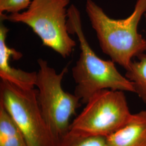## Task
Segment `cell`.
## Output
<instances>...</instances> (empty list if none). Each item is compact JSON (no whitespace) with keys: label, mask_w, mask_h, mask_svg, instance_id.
<instances>
[{"label":"cell","mask_w":146,"mask_h":146,"mask_svg":"<svg viewBox=\"0 0 146 146\" xmlns=\"http://www.w3.org/2000/svg\"><path fill=\"white\" fill-rule=\"evenodd\" d=\"M125 70V76L133 84L135 93L146 103V54L139 55Z\"/></svg>","instance_id":"10"},{"label":"cell","mask_w":146,"mask_h":146,"mask_svg":"<svg viewBox=\"0 0 146 146\" xmlns=\"http://www.w3.org/2000/svg\"><path fill=\"white\" fill-rule=\"evenodd\" d=\"M131 115L124 92L105 89L89 100L70 123L69 131L108 137L125 125Z\"/></svg>","instance_id":"5"},{"label":"cell","mask_w":146,"mask_h":146,"mask_svg":"<svg viewBox=\"0 0 146 146\" xmlns=\"http://www.w3.org/2000/svg\"><path fill=\"white\" fill-rule=\"evenodd\" d=\"M39 70L36 86L38 100L43 116L54 140L58 145L69 131L70 120L81 106V100L75 94L66 92L62 86L66 67L60 73L50 67L46 61L37 60Z\"/></svg>","instance_id":"4"},{"label":"cell","mask_w":146,"mask_h":146,"mask_svg":"<svg viewBox=\"0 0 146 146\" xmlns=\"http://www.w3.org/2000/svg\"><path fill=\"white\" fill-rule=\"evenodd\" d=\"M107 139L111 146H146V110L132 114L125 125Z\"/></svg>","instance_id":"8"},{"label":"cell","mask_w":146,"mask_h":146,"mask_svg":"<svg viewBox=\"0 0 146 146\" xmlns=\"http://www.w3.org/2000/svg\"><path fill=\"white\" fill-rule=\"evenodd\" d=\"M144 17H145V23H146V13L145 14V15H144Z\"/></svg>","instance_id":"13"},{"label":"cell","mask_w":146,"mask_h":146,"mask_svg":"<svg viewBox=\"0 0 146 146\" xmlns=\"http://www.w3.org/2000/svg\"><path fill=\"white\" fill-rule=\"evenodd\" d=\"M1 19L0 24V78L23 89H32L36 86L37 72H27L16 69L9 64L10 58L19 60L22 54L8 46L6 43L9 29Z\"/></svg>","instance_id":"7"},{"label":"cell","mask_w":146,"mask_h":146,"mask_svg":"<svg viewBox=\"0 0 146 146\" xmlns=\"http://www.w3.org/2000/svg\"><path fill=\"white\" fill-rule=\"evenodd\" d=\"M58 146H111L107 137L100 136L83 135L68 131Z\"/></svg>","instance_id":"11"},{"label":"cell","mask_w":146,"mask_h":146,"mask_svg":"<svg viewBox=\"0 0 146 146\" xmlns=\"http://www.w3.org/2000/svg\"><path fill=\"white\" fill-rule=\"evenodd\" d=\"M86 11L102 51L127 70L133 58L146 51V39L138 26L146 13V0H137L134 11L123 19L107 15L93 0H86Z\"/></svg>","instance_id":"2"},{"label":"cell","mask_w":146,"mask_h":146,"mask_svg":"<svg viewBox=\"0 0 146 146\" xmlns=\"http://www.w3.org/2000/svg\"><path fill=\"white\" fill-rule=\"evenodd\" d=\"M31 3V0H0V14L3 12L20 13L27 9Z\"/></svg>","instance_id":"12"},{"label":"cell","mask_w":146,"mask_h":146,"mask_svg":"<svg viewBox=\"0 0 146 146\" xmlns=\"http://www.w3.org/2000/svg\"><path fill=\"white\" fill-rule=\"evenodd\" d=\"M69 34L76 35L81 52L72 75L76 87L74 94L86 104L94 95L105 89L135 93L133 84L118 71L111 60L100 58L92 49L84 35L80 12L74 5L67 10Z\"/></svg>","instance_id":"1"},{"label":"cell","mask_w":146,"mask_h":146,"mask_svg":"<svg viewBox=\"0 0 146 146\" xmlns=\"http://www.w3.org/2000/svg\"><path fill=\"white\" fill-rule=\"evenodd\" d=\"M0 146H27L20 129L0 104Z\"/></svg>","instance_id":"9"},{"label":"cell","mask_w":146,"mask_h":146,"mask_svg":"<svg viewBox=\"0 0 146 146\" xmlns=\"http://www.w3.org/2000/svg\"><path fill=\"white\" fill-rule=\"evenodd\" d=\"M70 0H33L27 11L5 15L1 19L27 25L40 37L42 45L50 48L64 58L76 45L69 36L67 7Z\"/></svg>","instance_id":"3"},{"label":"cell","mask_w":146,"mask_h":146,"mask_svg":"<svg viewBox=\"0 0 146 146\" xmlns=\"http://www.w3.org/2000/svg\"><path fill=\"white\" fill-rule=\"evenodd\" d=\"M35 88L23 89L1 80L0 104L20 129L27 146H58L42 115Z\"/></svg>","instance_id":"6"}]
</instances>
